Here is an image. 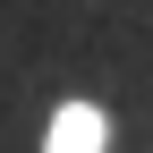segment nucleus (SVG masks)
I'll list each match as a JSON object with an SVG mask.
<instances>
[{
    "mask_svg": "<svg viewBox=\"0 0 153 153\" xmlns=\"http://www.w3.org/2000/svg\"><path fill=\"white\" fill-rule=\"evenodd\" d=\"M43 153H102V111H94V102H68L60 119H51Z\"/></svg>",
    "mask_w": 153,
    "mask_h": 153,
    "instance_id": "1",
    "label": "nucleus"
}]
</instances>
